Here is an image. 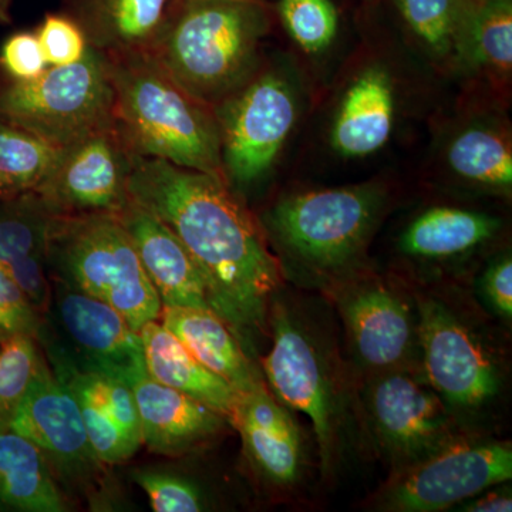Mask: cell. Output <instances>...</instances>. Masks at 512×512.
Listing matches in <instances>:
<instances>
[{
	"mask_svg": "<svg viewBox=\"0 0 512 512\" xmlns=\"http://www.w3.org/2000/svg\"><path fill=\"white\" fill-rule=\"evenodd\" d=\"M228 185L222 175L130 157L128 198L183 242L200 269L211 311L244 348L264 328L282 274L261 229Z\"/></svg>",
	"mask_w": 512,
	"mask_h": 512,
	"instance_id": "obj_1",
	"label": "cell"
},
{
	"mask_svg": "<svg viewBox=\"0 0 512 512\" xmlns=\"http://www.w3.org/2000/svg\"><path fill=\"white\" fill-rule=\"evenodd\" d=\"M272 28L265 0H174L148 55L211 109L255 76Z\"/></svg>",
	"mask_w": 512,
	"mask_h": 512,
	"instance_id": "obj_2",
	"label": "cell"
},
{
	"mask_svg": "<svg viewBox=\"0 0 512 512\" xmlns=\"http://www.w3.org/2000/svg\"><path fill=\"white\" fill-rule=\"evenodd\" d=\"M103 55L113 90L114 127L127 150L224 177L214 109L185 92L147 52Z\"/></svg>",
	"mask_w": 512,
	"mask_h": 512,
	"instance_id": "obj_3",
	"label": "cell"
},
{
	"mask_svg": "<svg viewBox=\"0 0 512 512\" xmlns=\"http://www.w3.org/2000/svg\"><path fill=\"white\" fill-rule=\"evenodd\" d=\"M47 265L57 278L116 309L137 332L160 319L163 305L117 215H52Z\"/></svg>",
	"mask_w": 512,
	"mask_h": 512,
	"instance_id": "obj_4",
	"label": "cell"
},
{
	"mask_svg": "<svg viewBox=\"0 0 512 512\" xmlns=\"http://www.w3.org/2000/svg\"><path fill=\"white\" fill-rule=\"evenodd\" d=\"M386 200L377 183L299 192L276 202L265 222L282 251L298 264L336 274L365 254Z\"/></svg>",
	"mask_w": 512,
	"mask_h": 512,
	"instance_id": "obj_5",
	"label": "cell"
},
{
	"mask_svg": "<svg viewBox=\"0 0 512 512\" xmlns=\"http://www.w3.org/2000/svg\"><path fill=\"white\" fill-rule=\"evenodd\" d=\"M0 120L69 147L113 126V90L103 52L89 46L82 60L50 66L33 80L0 90Z\"/></svg>",
	"mask_w": 512,
	"mask_h": 512,
	"instance_id": "obj_6",
	"label": "cell"
},
{
	"mask_svg": "<svg viewBox=\"0 0 512 512\" xmlns=\"http://www.w3.org/2000/svg\"><path fill=\"white\" fill-rule=\"evenodd\" d=\"M9 429L42 451L64 490L82 498L93 510H107L114 500L107 466L90 443L76 399L45 357Z\"/></svg>",
	"mask_w": 512,
	"mask_h": 512,
	"instance_id": "obj_7",
	"label": "cell"
},
{
	"mask_svg": "<svg viewBox=\"0 0 512 512\" xmlns=\"http://www.w3.org/2000/svg\"><path fill=\"white\" fill-rule=\"evenodd\" d=\"M222 171L228 184L248 187L271 170L298 117L291 84L282 74H258L215 107Z\"/></svg>",
	"mask_w": 512,
	"mask_h": 512,
	"instance_id": "obj_8",
	"label": "cell"
},
{
	"mask_svg": "<svg viewBox=\"0 0 512 512\" xmlns=\"http://www.w3.org/2000/svg\"><path fill=\"white\" fill-rule=\"evenodd\" d=\"M512 448L507 441H460L421 458L383 491L380 507L397 512H439L508 483Z\"/></svg>",
	"mask_w": 512,
	"mask_h": 512,
	"instance_id": "obj_9",
	"label": "cell"
},
{
	"mask_svg": "<svg viewBox=\"0 0 512 512\" xmlns=\"http://www.w3.org/2000/svg\"><path fill=\"white\" fill-rule=\"evenodd\" d=\"M262 367L278 402L311 420L325 476L332 467L338 437V394L322 349L279 303L272 311V348Z\"/></svg>",
	"mask_w": 512,
	"mask_h": 512,
	"instance_id": "obj_10",
	"label": "cell"
},
{
	"mask_svg": "<svg viewBox=\"0 0 512 512\" xmlns=\"http://www.w3.org/2000/svg\"><path fill=\"white\" fill-rule=\"evenodd\" d=\"M55 315L67 346L60 349L74 365L133 387L147 376L140 333L121 313L56 278Z\"/></svg>",
	"mask_w": 512,
	"mask_h": 512,
	"instance_id": "obj_11",
	"label": "cell"
},
{
	"mask_svg": "<svg viewBox=\"0 0 512 512\" xmlns=\"http://www.w3.org/2000/svg\"><path fill=\"white\" fill-rule=\"evenodd\" d=\"M419 342L429 386L460 409H477L500 390V375L480 340L436 301L420 306Z\"/></svg>",
	"mask_w": 512,
	"mask_h": 512,
	"instance_id": "obj_12",
	"label": "cell"
},
{
	"mask_svg": "<svg viewBox=\"0 0 512 512\" xmlns=\"http://www.w3.org/2000/svg\"><path fill=\"white\" fill-rule=\"evenodd\" d=\"M370 423L380 446L400 467L410 466L454 440L443 400L407 373L389 370L366 393Z\"/></svg>",
	"mask_w": 512,
	"mask_h": 512,
	"instance_id": "obj_13",
	"label": "cell"
},
{
	"mask_svg": "<svg viewBox=\"0 0 512 512\" xmlns=\"http://www.w3.org/2000/svg\"><path fill=\"white\" fill-rule=\"evenodd\" d=\"M131 153L110 126L64 147L49 183L36 195L52 215L114 214L128 202Z\"/></svg>",
	"mask_w": 512,
	"mask_h": 512,
	"instance_id": "obj_14",
	"label": "cell"
},
{
	"mask_svg": "<svg viewBox=\"0 0 512 512\" xmlns=\"http://www.w3.org/2000/svg\"><path fill=\"white\" fill-rule=\"evenodd\" d=\"M52 370L73 394L90 443L106 466L127 461L143 444L133 389L103 373L82 369L56 343L39 340Z\"/></svg>",
	"mask_w": 512,
	"mask_h": 512,
	"instance_id": "obj_15",
	"label": "cell"
},
{
	"mask_svg": "<svg viewBox=\"0 0 512 512\" xmlns=\"http://www.w3.org/2000/svg\"><path fill=\"white\" fill-rule=\"evenodd\" d=\"M229 423L241 436L249 463L269 483L291 485L302 467V437L291 410L264 382L235 393Z\"/></svg>",
	"mask_w": 512,
	"mask_h": 512,
	"instance_id": "obj_16",
	"label": "cell"
},
{
	"mask_svg": "<svg viewBox=\"0 0 512 512\" xmlns=\"http://www.w3.org/2000/svg\"><path fill=\"white\" fill-rule=\"evenodd\" d=\"M340 311L360 362L379 372L402 366L413 346L409 305L389 286L373 282L346 293Z\"/></svg>",
	"mask_w": 512,
	"mask_h": 512,
	"instance_id": "obj_17",
	"label": "cell"
},
{
	"mask_svg": "<svg viewBox=\"0 0 512 512\" xmlns=\"http://www.w3.org/2000/svg\"><path fill=\"white\" fill-rule=\"evenodd\" d=\"M117 217L133 241L161 305L210 309L200 269L168 225L130 198Z\"/></svg>",
	"mask_w": 512,
	"mask_h": 512,
	"instance_id": "obj_18",
	"label": "cell"
},
{
	"mask_svg": "<svg viewBox=\"0 0 512 512\" xmlns=\"http://www.w3.org/2000/svg\"><path fill=\"white\" fill-rule=\"evenodd\" d=\"M143 444L151 453L177 457L198 450L224 430L227 419L187 394L150 376L133 384Z\"/></svg>",
	"mask_w": 512,
	"mask_h": 512,
	"instance_id": "obj_19",
	"label": "cell"
},
{
	"mask_svg": "<svg viewBox=\"0 0 512 512\" xmlns=\"http://www.w3.org/2000/svg\"><path fill=\"white\" fill-rule=\"evenodd\" d=\"M396 92L392 77L380 66L367 67L340 100L330 143L339 156L360 158L382 150L393 133Z\"/></svg>",
	"mask_w": 512,
	"mask_h": 512,
	"instance_id": "obj_20",
	"label": "cell"
},
{
	"mask_svg": "<svg viewBox=\"0 0 512 512\" xmlns=\"http://www.w3.org/2000/svg\"><path fill=\"white\" fill-rule=\"evenodd\" d=\"M161 323L235 393L264 382L227 323L210 309L163 306Z\"/></svg>",
	"mask_w": 512,
	"mask_h": 512,
	"instance_id": "obj_21",
	"label": "cell"
},
{
	"mask_svg": "<svg viewBox=\"0 0 512 512\" xmlns=\"http://www.w3.org/2000/svg\"><path fill=\"white\" fill-rule=\"evenodd\" d=\"M138 333L151 379L187 394L228 420L235 392L224 379L198 362L158 320L147 322Z\"/></svg>",
	"mask_w": 512,
	"mask_h": 512,
	"instance_id": "obj_22",
	"label": "cell"
},
{
	"mask_svg": "<svg viewBox=\"0 0 512 512\" xmlns=\"http://www.w3.org/2000/svg\"><path fill=\"white\" fill-rule=\"evenodd\" d=\"M0 505L25 512L69 510L42 451L10 429H0Z\"/></svg>",
	"mask_w": 512,
	"mask_h": 512,
	"instance_id": "obj_23",
	"label": "cell"
},
{
	"mask_svg": "<svg viewBox=\"0 0 512 512\" xmlns=\"http://www.w3.org/2000/svg\"><path fill=\"white\" fill-rule=\"evenodd\" d=\"M447 167L464 183L495 192L512 188L510 130L491 120H474L458 128L444 151Z\"/></svg>",
	"mask_w": 512,
	"mask_h": 512,
	"instance_id": "obj_24",
	"label": "cell"
},
{
	"mask_svg": "<svg viewBox=\"0 0 512 512\" xmlns=\"http://www.w3.org/2000/svg\"><path fill=\"white\" fill-rule=\"evenodd\" d=\"M500 227V220L485 212L433 207L410 222L400 239V248L414 258H453L490 241Z\"/></svg>",
	"mask_w": 512,
	"mask_h": 512,
	"instance_id": "obj_25",
	"label": "cell"
},
{
	"mask_svg": "<svg viewBox=\"0 0 512 512\" xmlns=\"http://www.w3.org/2000/svg\"><path fill=\"white\" fill-rule=\"evenodd\" d=\"M477 0H394L410 36L441 69L464 67V52Z\"/></svg>",
	"mask_w": 512,
	"mask_h": 512,
	"instance_id": "obj_26",
	"label": "cell"
},
{
	"mask_svg": "<svg viewBox=\"0 0 512 512\" xmlns=\"http://www.w3.org/2000/svg\"><path fill=\"white\" fill-rule=\"evenodd\" d=\"M63 151L64 147L0 120V202L39 194Z\"/></svg>",
	"mask_w": 512,
	"mask_h": 512,
	"instance_id": "obj_27",
	"label": "cell"
},
{
	"mask_svg": "<svg viewBox=\"0 0 512 512\" xmlns=\"http://www.w3.org/2000/svg\"><path fill=\"white\" fill-rule=\"evenodd\" d=\"M174 0H96L90 46L101 52H148Z\"/></svg>",
	"mask_w": 512,
	"mask_h": 512,
	"instance_id": "obj_28",
	"label": "cell"
},
{
	"mask_svg": "<svg viewBox=\"0 0 512 512\" xmlns=\"http://www.w3.org/2000/svg\"><path fill=\"white\" fill-rule=\"evenodd\" d=\"M463 69L480 72L495 84H510L512 0H477L468 28Z\"/></svg>",
	"mask_w": 512,
	"mask_h": 512,
	"instance_id": "obj_29",
	"label": "cell"
},
{
	"mask_svg": "<svg viewBox=\"0 0 512 512\" xmlns=\"http://www.w3.org/2000/svg\"><path fill=\"white\" fill-rule=\"evenodd\" d=\"M0 208V266L33 255H47V232L52 214L36 197L3 201Z\"/></svg>",
	"mask_w": 512,
	"mask_h": 512,
	"instance_id": "obj_30",
	"label": "cell"
},
{
	"mask_svg": "<svg viewBox=\"0 0 512 512\" xmlns=\"http://www.w3.org/2000/svg\"><path fill=\"white\" fill-rule=\"evenodd\" d=\"M0 348V429H9L43 355L37 340L23 333H12L0 342Z\"/></svg>",
	"mask_w": 512,
	"mask_h": 512,
	"instance_id": "obj_31",
	"label": "cell"
},
{
	"mask_svg": "<svg viewBox=\"0 0 512 512\" xmlns=\"http://www.w3.org/2000/svg\"><path fill=\"white\" fill-rule=\"evenodd\" d=\"M278 13L293 42L311 55L328 49L338 35L339 13L332 0H279Z\"/></svg>",
	"mask_w": 512,
	"mask_h": 512,
	"instance_id": "obj_32",
	"label": "cell"
},
{
	"mask_svg": "<svg viewBox=\"0 0 512 512\" xmlns=\"http://www.w3.org/2000/svg\"><path fill=\"white\" fill-rule=\"evenodd\" d=\"M133 480L143 488L151 508L157 512H198L205 510L204 494L188 478L167 471L140 468Z\"/></svg>",
	"mask_w": 512,
	"mask_h": 512,
	"instance_id": "obj_33",
	"label": "cell"
},
{
	"mask_svg": "<svg viewBox=\"0 0 512 512\" xmlns=\"http://www.w3.org/2000/svg\"><path fill=\"white\" fill-rule=\"evenodd\" d=\"M36 36L49 66H67L79 62L90 46L82 26L64 16H46Z\"/></svg>",
	"mask_w": 512,
	"mask_h": 512,
	"instance_id": "obj_34",
	"label": "cell"
},
{
	"mask_svg": "<svg viewBox=\"0 0 512 512\" xmlns=\"http://www.w3.org/2000/svg\"><path fill=\"white\" fill-rule=\"evenodd\" d=\"M42 318L35 311L25 293L20 291L8 272L0 266V326L12 335L23 333L36 340L42 333Z\"/></svg>",
	"mask_w": 512,
	"mask_h": 512,
	"instance_id": "obj_35",
	"label": "cell"
},
{
	"mask_svg": "<svg viewBox=\"0 0 512 512\" xmlns=\"http://www.w3.org/2000/svg\"><path fill=\"white\" fill-rule=\"evenodd\" d=\"M0 66L10 79L26 82L45 73L47 66L36 33L19 32L6 40L0 49Z\"/></svg>",
	"mask_w": 512,
	"mask_h": 512,
	"instance_id": "obj_36",
	"label": "cell"
},
{
	"mask_svg": "<svg viewBox=\"0 0 512 512\" xmlns=\"http://www.w3.org/2000/svg\"><path fill=\"white\" fill-rule=\"evenodd\" d=\"M485 299L498 315L512 316V261L503 255L490 265L483 279Z\"/></svg>",
	"mask_w": 512,
	"mask_h": 512,
	"instance_id": "obj_37",
	"label": "cell"
},
{
	"mask_svg": "<svg viewBox=\"0 0 512 512\" xmlns=\"http://www.w3.org/2000/svg\"><path fill=\"white\" fill-rule=\"evenodd\" d=\"M460 511L467 512H500L512 510L511 494L505 491H494L493 488L476 495L460 504Z\"/></svg>",
	"mask_w": 512,
	"mask_h": 512,
	"instance_id": "obj_38",
	"label": "cell"
},
{
	"mask_svg": "<svg viewBox=\"0 0 512 512\" xmlns=\"http://www.w3.org/2000/svg\"><path fill=\"white\" fill-rule=\"evenodd\" d=\"M9 5H10V0H0V23L8 22V20H9Z\"/></svg>",
	"mask_w": 512,
	"mask_h": 512,
	"instance_id": "obj_39",
	"label": "cell"
},
{
	"mask_svg": "<svg viewBox=\"0 0 512 512\" xmlns=\"http://www.w3.org/2000/svg\"><path fill=\"white\" fill-rule=\"evenodd\" d=\"M8 336H9V333L6 332V330L3 329L2 326H0V342H3V340L8 338Z\"/></svg>",
	"mask_w": 512,
	"mask_h": 512,
	"instance_id": "obj_40",
	"label": "cell"
}]
</instances>
